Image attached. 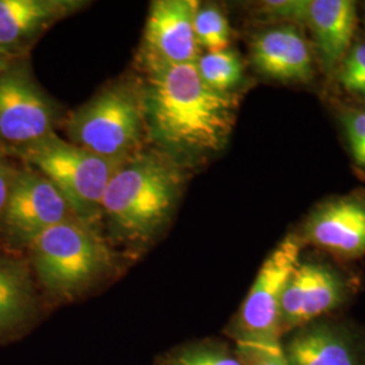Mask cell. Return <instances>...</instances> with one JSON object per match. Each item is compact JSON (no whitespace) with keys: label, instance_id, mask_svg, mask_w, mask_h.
Here are the masks:
<instances>
[{"label":"cell","instance_id":"obj_1","mask_svg":"<svg viewBox=\"0 0 365 365\" xmlns=\"http://www.w3.org/2000/svg\"><path fill=\"white\" fill-rule=\"evenodd\" d=\"M144 71L146 138L158 153L188 168L225 149L237 119L235 93L210 88L195 63Z\"/></svg>","mask_w":365,"mask_h":365},{"label":"cell","instance_id":"obj_2","mask_svg":"<svg viewBox=\"0 0 365 365\" xmlns=\"http://www.w3.org/2000/svg\"><path fill=\"white\" fill-rule=\"evenodd\" d=\"M184 168L157 150L125 160L106 188L105 215L119 237L148 241L170 220L182 195Z\"/></svg>","mask_w":365,"mask_h":365},{"label":"cell","instance_id":"obj_3","mask_svg":"<svg viewBox=\"0 0 365 365\" xmlns=\"http://www.w3.org/2000/svg\"><path fill=\"white\" fill-rule=\"evenodd\" d=\"M71 143L98 156L125 161L146 137L140 84L117 83L80 106L66 120Z\"/></svg>","mask_w":365,"mask_h":365},{"label":"cell","instance_id":"obj_4","mask_svg":"<svg viewBox=\"0 0 365 365\" xmlns=\"http://www.w3.org/2000/svg\"><path fill=\"white\" fill-rule=\"evenodd\" d=\"M27 248L41 284L57 298L78 295L110 267L105 242L78 218L45 230Z\"/></svg>","mask_w":365,"mask_h":365},{"label":"cell","instance_id":"obj_5","mask_svg":"<svg viewBox=\"0 0 365 365\" xmlns=\"http://www.w3.org/2000/svg\"><path fill=\"white\" fill-rule=\"evenodd\" d=\"M15 157L52 182L66 197L76 218L91 226L102 217L106 188L123 163L98 156L57 134L31 145Z\"/></svg>","mask_w":365,"mask_h":365},{"label":"cell","instance_id":"obj_6","mask_svg":"<svg viewBox=\"0 0 365 365\" xmlns=\"http://www.w3.org/2000/svg\"><path fill=\"white\" fill-rule=\"evenodd\" d=\"M27 57L15 58L0 72V153L19 152L56 134L61 108L39 86Z\"/></svg>","mask_w":365,"mask_h":365},{"label":"cell","instance_id":"obj_7","mask_svg":"<svg viewBox=\"0 0 365 365\" xmlns=\"http://www.w3.org/2000/svg\"><path fill=\"white\" fill-rule=\"evenodd\" d=\"M303 247L299 235H288L262 262L235 317L230 331L233 339L282 341V298L291 274L299 264Z\"/></svg>","mask_w":365,"mask_h":365},{"label":"cell","instance_id":"obj_8","mask_svg":"<svg viewBox=\"0 0 365 365\" xmlns=\"http://www.w3.org/2000/svg\"><path fill=\"white\" fill-rule=\"evenodd\" d=\"M76 218L66 197L37 170H18L4 212L0 237L13 248L30 242L53 226Z\"/></svg>","mask_w":365,"mask_h":365},{"label":"cell","instance_id":"obj_9","mask_svg":"<svg viewBox=\"0 0 365 365\" xmlns=\"http://www.w3.org/2000/svg\"><path fill=\"white\" fill-rule=\"evenodd\" d=\"M346 276L318 260L299 261L284 288L280 306L282 339L295 329L336 312L349 298Z\"/></svg>","mask_w":365,"mask_h":365},{"label":"cell","instance_id":"obj_10","mask_svg":"<svg viewBox=\"0 0 365 365\" xmlns=\"http://www.w3.org/2000/svg\"><path fill=\"white\" fill-rule=\"evenodd\" d=\"M302 242L342 260L365 257V192L333 196L309 214L299 235Z\"/></svg>","mask_w":365,"mask_h":365},{"label":"cell","instance_id":"obj_11","mask_svg":"<svg viewBox=\"0 0 365 365\" xmlns=\"http://www.w3.org/2000/svg\"><path fill=\"white\" fill-rule=\"evenodd\" d=\"M197 7L199 3L194 0L152 1L141 51L144 69L197 61L199 48L194 31Z\"/></svg>","mask_w":365,"mask_h":365},{"label":"cell","instance_id":"obj_12","mask_svg":"<svg viewBox=\"0 0 365 365\" xmlns=\"http://www.w3.org/2000/svg\"><path fill=\"white\" fill-rule=\"evenodd\" d=\"M284 337L288 365H365L364 339L344 322L321 318Z\"/></svg>","mask_w":365,"mask_h":365},{"label":"cell","instance_id":"obj_13","mask_svg":"<svg viewBox=\"0 0 365 365\" xmlns=\"http://www.w3.org/2000/svg\"><path fill=\"white\" fill-rule=\"evenodd\" d=\"M250 61L264 78L307 84L315 76L310 43L298 25L280 24L261 30L250 42Z\"/></svg>","mask_w":365,"mask_h":365},{"label":"cell","instance_id":"obj_14","mask_svg":"<svg viewBox=\"0 0 365 365\" xmlns=\"http://www.w3.org/2000/svg\"><path fill=\"white\" fill-rule=\"evenodd\" d=\"M87 3L80 0H0V51L27 57L39 37Z\"/></svg>","mask_w":365,"mask_h":365},{"label":"cell","instance_id":"obj_15","mask_svg":"<svg viewBox=\"0 0 365 365\" xmlns=\"http://www.w3.org/2000/svg\"><path fill=\"white\" fill-rule=\"evenodd\" d=\"M306 25L312 29L314 43L327 72L337 71L352 48L357 27V7L352 0L309 1Z\"/></svg>","mask_w":365,"mask_h":365},{"label":"cell","instance_id":"obj_16","mask_svg":"<svg viewBox=\"0 0 365 365\" xmlns=\"http://www.w3.org/2000/svg\"><path fill=\"white\" fill-rule=\"evenodd\" d=\"M34 310V288L26 265L0 256V337L27 321Z\"/></svg>","mask_w":365,"mask_h":365},{"label":"cell","instance_id":"obj_17","mask_svg":"<svg viewBox=\"0 0 365 365\" xmlns=\"http://www.w3.org/2000/svg\"><path fill=\"white\" fill-rule=\"evenodd\" d=\"M202 80L210 88L223 93H235L244 81L245 66L240 54L233 49L205 53L195 63Z\"/></svg>","mask_w":365,"mask_h":365},{"label":"cell","instance_id":"obj_18","mask_svg":"<svg viewBox=\"0 0 365 365\" xmlns=\"http://www.w3.org/2000/svg\"><path fill=\"white\" fill-rule=\"evenodd\" d=\"M194 31L199 51L205 49L206 53H212L229 49L232 29L218 6L199 4L194 18Z\"/></svg>","mask_w":365,"mask_h":365},{"label":"cell","instance_id":"obj_19","mask_svg":"<svg viewBox=\"0 0 365 365\" xmlns=\"http://www.w3.org/2000/svg\"><path fill=\"white\" fill-rule=\"evenodd\" d=\"M168 365H242L235 351L218 342H200L175 353Z\"/></svg>","mask_w":365,"mask_h":365},{"label":"cell","instance_id":"obj_20","mask_svg":"<svg viewBox=\"0 0 365 365\" xmlns=\"http://www.w3.org/2000/svg\"><path fill=\"white\" fill-rule=\"evenodd\" d=\"M235 351L242 365H288L282 341L235 339Z\"/></svg>","mask_w":365,"mask_h":365},{"label":"cell","instance_id":"obj_21","mask_svg":"<svg viewBox=\"0 0 365 365\" xmlns=\"http://www.w3.org/2000/svg\"><path fill=\"white\" fill-rule=\"evenodd\" d=\"M337 71L344 90L365 99V41L352 45Z\"/></svg>","mask_w":365,"mask_h":365},{"label":"cell","instance_id":"obj_22","mask_svg":"<svg viewBox=\"0 0 365 365\" xmlns=\"http://www.w3.org/2000/svg\"><path fill=\"white\" fill-rule=\"evenodd\" d=\"M342 126L353 163L365 173V108L342 111Z\"/></svg>","mask_w":365,"mask_h":365},{"label":"cell","instance_id":"obj_23","mask_svg":"<svg viewBox=\"0 0 365 365\" xmlns=\"http://www.w3.org/2000/svg\"><path fill=\"white\" fill-rule=\"evenodd\" d=\"M309 1L284 0L264 1L259 6V16L265 21L280 24H306Z\"/></svg>","mask_w":365,"mask_h":365},{"label":"cell","instance_id":"obj_24","mask_svg":"<svg viewBox=\"0 0 365 365\" xmlns=\"http://www.w3.org/2000/svg\"><path fill=\"white\" fill-rule=\"evenodd\" d=\"M16 172L18 170H15L13 165L7 161L6 156L3 153H0V220H1L4 209H6Z\"/></svg>","mask_w":365,"mask_h":365},{"label":"cell","instance_id":"obj_25","mask_svg":"<svg viewBox=\"0 0 365 365\" xmlns=\"http://www.w3.org/2000/svg\"><path fill=\"white\" fill-rule=\"evenodd\" d=\"M11 61H13L11 57H9L6 53H3L0 51V72H1L6 66H9Z\"/></svg>","mask_w":365,"mask_h":365}]
</instances>
